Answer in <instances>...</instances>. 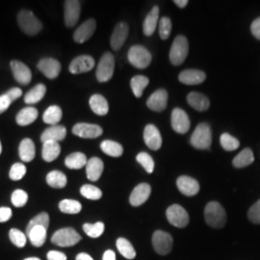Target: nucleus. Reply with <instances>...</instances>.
<instances>
[{
    "label": "nucleus",
    "mask_w": 260,
    "mask_h": 260,
    "mask_svg": "<svg viewBox=\"0 0 260 260\" xmlns=\"http://www.w3.org/2000/svg\"><path fill=\"white\" fill-rule=\"evenodd\" d=\"M87 157L82 152H74L67 156L65 165L72 170H79L87 165Z\"/></svg>",
    "instance_id": "obj_34"
},
{
    "label": "nucleus",
    "mask_w": 260,
    "mask_h": 260,
    "mask_svg": "<svg viewBox=\"0 0 260 260\" xmlns=\"http://www.w3.org/2000/svg\"><path fill=\"white\" fill-rule=\"evenodd\" d=\"M80 240V234L73 228L59 230L51 237V242L59 247H73Z\"/></svg>",
    "instance_id": "obj_6"
},
{
    "label": "nucleus",
    "mask_w": 260,
    "mask_h": 260,
    "mask_svg": "<svg viewBox=\"0 0 260 260\" xmlns=\"http://www.w3.org/2000/svg\"><path fill=\"white\" fill-rule=\"evenodd\" d=\"M76 260H93L92 256L86 252H81L79 254H77Z\"/></svg>",
    "instance_id": "obj_57"
},
{
    "label": "nucleus",
    "mask_w": 260,
    "mask_h": 260,
    "mask_svg": "<svg viewBox=\"0 0 260 260\" xmlns=\"http://www.w3.org/2000/svg\"><path fill=\"white\" fill-rule=\"evenodd\" d=\"M38 69L49 79H55L61 73V64L54 58H44L38 63Z\"/></svg>",
    "instance_id": "obj_13"
},
{
    "label": "nucleus",
    "mask_w": 260,
    "mask_h": 260,
    "mask_svg": "<svg viewBox=\"0 0 260 260\" xmlns=\"http://www.w3.org/2000/svg\"><path fill=\"white\" fill-rule=\"evenodd\" d=\"M12 217V210L9 207H0V223L9 221Z\"/></svg>",
    "instance_id": "obj_52"
},
{
    "label": "nucleus",
    "mask_w": 260,
    "mask_h": 260,
    "mask_svg": "<svg viewBox=\"0 0 260 260\" xmlns=\"http://www.w3.org/2000/svg\"><path fill=\"white\" fill-rule=\"evenodd\" d=\"M48 260H67V255L65 253L58 251H50L47 253Z\"/></svg>",
    "instance_id": "obj_53"
},
{
    "label": "nucleus",
    "mask_w": 260,
    "mask_h": 260,
    "mask_svg": "<svg viewBox=\"0 0 260 260\" xmlns=\"http://www.w3.org/2000/svg\"><path fill=\"white\" fill-rule=\"evenodd\" d=\"M159 20V7L154 6L148 14L143 23V31L146 36H151L157 27Z\"/></svg>",
    "instance_id": "obj_26"
},
{
    "label": "nucleus",
    "mask_w": 260,
    "mask_h": 260,
    "mask_svg": "<svg viewBox=\"0 0 260 260\" xmlns=\"http://www.w3.org/2000/svg\"><path fill=\"white\" fill-rule=\"evenodd\" d=\"M13 103L9 98V95L7 93L0 95V114H2L3 112L6 111L11 105V103Z\"/></svg>",
    "instance_id": "obj_51"
},
{
    "label": "nucleus",
    "mask_w": 260,
    "mask_h": 260,
    "mask_svg": "<svg viewBox=\"0 0 260 260\" xmlns=\"http://www.w3.org/2000/svg\"><path fill=\"white\" fill-rule=\"evenodd\" d=\"M136 160L142 165V167L146 170L148 174H151L154 170V161L152 157L147 152H140L137 155Z\"/></svg>",
    "instance_id": "obj_45"
},
{
    "label": "nucleus",
    "mask_w": 260,
    "mask_h": 260,
    "mask_svg": "<svg viewBox=\"0 0 260 260\" xmlns=\"http://www.w3.org/2000/svg\"><path fill=\"white\" fill-rule=\"evenodd\" d=\"M61 153V147L59 143L54 141H47L45 142L43 145V159L46 162H52L56 160Z\"/></svg>",
    "instance_id": "obj_30"
},
{
    "label": "nucleus",
    "mask_w": 260,
    "mask_h": 260,
    "mask_svg": "<svg viewBox=\"0 0 260 260\" xmlns=\"http://www.w3.org/2000/svg\"><path fill=\"white\" fill-rule=\"evenodd\" d=\"M46 93H47V87L44 84H38L26 93L24 96V103L27 104L38 103L44 99Z\"/></svg>",
    "instance_id": "obj_32"
},
{
    "label": "nucleus",
    "mask_w": 260,
    "mask_h": 260,
    "mask_svg": "<svg viewBox=\"0 0 260 260\" xmlns=\"http://www.w3.org/2000/svg\"><path fill=\"white\" fill-rule=\"evenodd\" d=\"M187 102L189 105L199 112H205L208 110L210 106V102L208 98L204 93L192 92L187 95Z\"/></svg>",
    "instance_id": "obj_25"
},
{
    "label": "nucleus",
    "mask_w": 260,
    "mask_h": 260,
    "mask_svg": "<svg viewBox=\"0 0 260 260\" xmlns=\"http://www.w3.org/2000/svg\"><path fill=\"white\" fill-rule=\"evenodd\" d=\"M103 160L99 157H92L88 160L86 165V174L89 180L96 181L103 175Z\"/></svg>",
    "instance_id": "obj_23"
},
{
    "label": "nucleus",
    "mask_w": 260,
    "mask_h": 260,
    "mask_svg": "<svg viewBox=\"0 0 260 260\" xmlns=\"http://www.w3.org/2000/svg\"><path fill=\"white\" fill-rule=\"evenodd\" d=\"M103 260H116V253L112 250H107L103 253Z\"/></svg>",
    "instance_id": "obj_56"
},
{
    "label": "nucleus",
    "mask_w": 260,
    "mask_h": 260,
    "mask_svg": "<svg viewBox=\"0 0 260 260\" xmlns=\"http://www.w3.org/2000/svg\"><path fill=\"white\" fill-rule=\"evenodd\" d=\"M174 240L170 233L163 231H156L152 235V247L156 253L167 255L173 250Z\"/></svg>",
    "instance_id": "obj_8"
},
{
    "label": "nucleus",
    "mask_w": 260,
    "mask_h": 260,
    "mask_svg": "<svg viewBox=\"0 0 260 260\" xmlns=\"http://www.w3.org/2000/svg\"><path fill=\"white\" fill-rule=\"evenodd\" d=\"M11 200H12V204L15 205L16 207H22V206L26 205V203H27V193L23 190L18 189V190L13 192Z\"/></svg>",
    "instance_id": "obj_49"
},
{
    "label": "nucleus",
    "mask_w": 260,
    "mask_h": 260,
    "mask_svg": "<svg viewBox=\"0 0 260 260\" xmlns=\"http://www.w3.org/2000/svg\"><path fill=\"white\" fill-rule=\"evenodd\" d=\"M205 219L212 229H222L226 223V213L219 203L211 202L205 206Z\"/></svg>",
    "instance_id": "obj_1"
},
{
    "label": "nucleus",
    "mask_w": 260,
    "mask_h": 260,
    "mask_svg": "<svg viewBox=\"0 0 260 260\" xmlns=\"http://www.w3.org/2000/svg\"><path fill=\"white\" fill-rule=\"evenodd\" d=\"M254 161V156L251 149H244L233 159V166L238 169L247 167Z\"/></svg>",
    "instance_id": "obj_36"
},
{
    "label": "nucleus",
    "mask_w": 260,
    "mask_h": 260,
    "mask_svg": "<svg viewBox=\"0 0 260 260\" xmlns=\"http://www.w3.org/2000/svg\"><path fill=\"white\" fill-rule=\"evenodd\" d=\"M39 112L35 107H25L18 113L16 117L17 123L20 126H26L37 120Z\"/></svg>",
    "instance_id": "obj_28"
},
{
    "label": "nucleus",
    "mask_w": 260,
    "mask_h": 260,
    "mask_svg": "<svg viewBox=\"0 0 260 260\" xmlns=\"http://www.w3.org/2000/svg\"><path fill=\"white\" fill-rule=\"evenodd\" d=\"M101 149L105 154L111 157H120L123 153V148L121 144L110 140L103 141L101 144Z\"/></svg>",
    "instance_id": "obj_35"
},
{
    "label": "nucleus",
    "mask_w": 260,
    "mask_h": 260,
    "mask_svg": "<svg viewBox=\"0 0 260 260\" xmlns=\"http://www.w3.org/2000/svg\"><path fill=\"white\" fill-rule=\"evenodd\" d=\"M26 174V167L22 163H15L10 170L9 177L12 180L18 181L22 179Z\"/></svg>",
    "instance_id": "obj_48"
},
{
    "label": "nucleus",
    "mask_w": 260,
    "mask_h": 260,
    "mask_svg": "<svg viewBox=\"0 0 260 260\" xmlns=\"http://www.w3.org/2000/svg\"><path fill=\"white\" fill-rule=\"evenodd\" d=\"M49 224V216L47 212H42L39 214L37 216H35L27 224L26 228V233H28L31 229H33L34 226H38V225H42L44 228H46L47 230Z\"/></svg>",
    "instance_id": "obj_44"
},
{
    "label": "nucleus",
    "mask_w": 260,
    "mask_h": 260,
    "mask_svg": "<svg viewBox=\"0 0 260 260\" xmlns=\"http://www.w3.org/2000/svg\"><path fill=\"white\" fill-rule=\"evenodd\" d=\"M115 70V58L110 52L103 54L96 67V79L100 82H107L112 78Z\"/></svg>",
    "instance_id": "obj_7"
},
{
    "label": "nucleus",
    "mask_w": 260,
    "mask_h": 260,
    "mask_svg": "<svg viewBox=\"0 0 260 260\" xmlns=\"http://www.w3.org/2000/svg\"><path fill=\"white\" fill-rule=\"evenodd\" d=\"M84 233L91 238H99L104 233V223L98 222L95 223H84Z\"/></svg>",
    "instance_id": "obj_41"
},
{
    "label": "nucleus",
    "mask_w": 260,
    "mask_h": 260,
    "mask_svg": "<svg viewBox=\"0 0 260 260\" xmlns=\"http://www.w3.org/2000/svg\"><path fill=\"white\" fill-rule=\"evenodd\" d=\"M116 245H117L118 251H120L121 255L126 259H134L136 257V251L133 245L127 239L121 237L117 240Z\"/></svg>",
    "instance_id": "obj_38"
},
{
    "label": "nucleus",
    "mask_w": 260,
    "mask_h": 260,
    "mask_svg": "<svg viewBox=\"0 0 260 260\" xmlns=\"http://www.w3.org/2000/svg\"><path fill=\"white\" fill-rule=\"evenodd\" d=\"M47 231L46 228L42 225H38L31 229L28 233H26V234L31 244L34 247L39 248V247H42L47 240Z\"/></svg>",
    "instance_id": "obj_31"
},
{
    "label": "nucleus",
    "mask_w": 260,
    "mask_h": 260,
    "mask_svg": "<svg viewBox=\"0 0 260 260\" xmlns=\"http://www.w3.org/2000/svg\"><path fill=\"white\" fill-rule=\"evenodd\" d=\"M128 61L130 64L137 69H146L151 62V54L146 47L143 46H133L128 50Z\"/></svg>",
    "instance_id": "obj_5"
},
{
    "label": "nucleus",
    "mask_w": 260,
    "mask_h": 260,
    "mask_svg": "<svg viewBox=\"0 0 260 260\" xmlns=\"http://www.w3.org/2000/svg\"><path fill=\"white\" fill-rule=\"evenodd\" d=\"M10 240L18 248H23L26 245L25 234L17 229H12L9 233Z\"/></svg>",
    "instance_id": "obj_46"
},
{
    "label": "nucleus",
    "mask_w": 260,
    "mask_h": 260,
    "mask_svg": "<svg viewBox=\"0 0 260 260\" xmlns=\"http://www.w3.org/2000/svg\"><path fill=\"white\" fill-rule=\"evenodd\" d=\"M128 32H129V27L125 22H120L115 26L110 39L111 47L114 50L118 51L121 49L126 38L128 36Z\"/></svg>",
    "instance_id": "obj_15"
},
{
    "label": "nucleus",
    "mask_w": 260,
    "mask_h": 260,
    "mask_svg": "<svg viewBox=\"0 0 260 260\" xmlns=\"http://www.w3.org/2000/svg\"><path fill=\"white\" fill-rule=\"evenodd\" d=\"M174 3L179 8H184L188 4V0H175Z\"/></svg>",
    "instance_id": "obj_58"
},
{
    "label": "nucleus",
    "mask_w": 260,
    "mask_h": 260,
    "mask_svg": "<svg viewBox=\"0 0 260 260\" xmlns=\"http://www.w3.org/2000/svg\"><path fill=\"white\" fill-rule=\"evenodd\" d=\"M166 216L169 223L178 229H183L189 223L188 212L181 205H173L168 207Z\"/></svg>",
    "instance_id": "obj_9"
},
{
    "label": "nucleus",
    "mask_w": 260,
    "mask_h": 260,
    "mask_svg": "<svg viewBox=\"0 0 260 260\" xmlns=\"http://www.w3.org/2000/svg\"><path fill=\"white\" fill-rule=\"evenodd\" d=\"M159 35L162 40H167L172 32V21L167 17L159 19Z\"/></svg>",
    "instance_id": "obj_47"
},
{
    "label": "nucleus",
    "mask_w": 260,
    "mask_h": 260,
    "mask_svg": "<svg viewBox=\"0 0 260 260\" xmlns=\"http://www.w3.org/2000/svg\"><path fill=\"white\" fill-rule=\"evenodd\" d=\"M11 70L15 79L21 85H28L32 79V73L24 63L13 60L11 62Z\"/></svg>",
    "instance_id": "obj_14"
},
{
    "label": "nucleus",
    "mask_w": 260,
    "mask_h": 260,
    "mask_svg": "<svg viewBox=\"0 0 260 260\" xmlns=\"http://www.w3.org/2000/svg\"><path fill=\"white\" fill-rule=\"evenodd\" d=\"M1 152H2V146H1V142H0V154H1Z\"/></svg>",
    "instance_id": "obj_60"
},
{
    "label": "nucleus",
    "mask_w": 260,
    "mask_h": 260,
    "mask_svg": "<svg viewBox=\"0 0 260 260\" xmlns=\"http://www.w3.org/2000/svg\"><path fill=\"white\" fill-rule=\"evenodd\" d=\"M189 45L188 41L184 36L178 35L174 40V43L170 49V61L174 66L181 65L185 61L188 55Z\"/></svg>",
    "instance_id": "obj_4"
},
{
    "label": "nucleus",
    "mask_w": 260,
    "mask_h": 260,
    "mask_svg": "<svg viewBox=\"0 0 260 260\" xmlns=\"http://www.w3.org/2000/svg\"><path fill=\"white\" fill-rule=\"evenodd\" d=\"M63 112L57 105H51L44 113L43 120L44 122L50 125H57V123L62 120Z\"/></svg>",
    "instance_id": "obj_33"
},
{
    "label": "nucleus",
    "mask_w": 260,
    "mask_h": 260,
    "mask_svg": "<svg viewBox=\"0 0 260 260\" xmlns=\"http://www.w3.org/2000/svg\"><path fill=\"white\" fill-rule=\"evenodd\" d=\"M212 143V133L208 123H200L191 137V145L198 149H208Z\"/></svg>",
    "instance_id": "obj_3"
},
{
    "label": "nucleus",
    "mask_w": 260,
    "mask_h": 260,
    "mask_svg": "<svg viewBox=\"0 0 260 260\" xmlns=\"http://www.w3.org/2000/svg\"><path fill=\"white\" fill-rule=\"evenodd\" d=\"M144 140L146 145L152 150H158L162 146V138L157 127L153 124H148L144 130Z\"/></svg>",
    "instance_id": "obj_21"
},
{
    "label": "nucleus",
    "mask_w": 260,
    "mask_h": 260,
    "mask_svg": "<svg viewBox=\"0 0 260 260\" xmlns=\"http://www.w3.org/2000/svg\"><path fill=\"white\" fill-rule=\"evenodd\" d=\"M149 80L148 77L144 75H136L132 77L130 81V86L132 89V92L136 98H141L144 93V90L149 85Z\"/></svg>",
    "instance_id": "obj_37"
},
{
    "label": "nucleus",
    "mask_w": 260,
    "mask_h": 260,
    "mask_svg": "<svg viewBox=\"0 0 260 260\" xmlns=\"http://www.w3.org/2000/svg\"><path fill=\"white\" fill-rule=\"evenodd\" d=\"M94 67V60L92 56L80 55L75 57L71 62L69 71L73 75H79L93 70Z\"/></svg>",
    "instance_id": "obj_12"
},
{
    "label": "nucleus",
    "mask_w": 260,
    "mask_h": 260,
    "mask_svg": "<svg viewBox=\"0 0 260 260\" xmlns=\"http://www.w3.org/2000/svg\"><path fill=\"white\" fill-rule=\"evenodd\" d=\"M47 182L48 185L56 189L64 188L67 185L68 179L65 174L59 171H52L48 173L47 176Z\"/></svg>",
    "instance_id": "obj_39"
},
{
    "label": "nucleus",
    "mask_w": 260,
    "mask_h": 260,
    "mask_svg": "<svg viewBox=\"0 0 260 260\" xmlns=\"http://www.w3.org/2000/svg\"><path fill=\"white\" fill-rule=\"evenodd\" d=\"M18 23L20 29L28 36H35L43 29L42 22L31 11L27 10H21L19 12Z\"/></svg>",
    "instance_id": "obj_2"
},
{
    "label": "nucleus",
    "mask_w": 260,
    "mask_h": 260,
    "mask_svg": "<svg viewBox=\"0 0 260 260\" xmlns=\"http://www.w3.org/2000/svg\"><path fill=\"white\" fill-rule=\"evenodd\" d=\"M19 157L23 162H31L36 154V148L34 142L29 138L22 140L19 144Z\"/></svg>",
    "instance_id": "obj_27"
},
{
    "label": "nucleus",
    "mask_w": 260,
    "mask_h": 260,
    "mask_svg": "<svg viewBox=\"0 0 260 260\" xmlns=\"http://www.w3.org/2000/svg\"><path fill=\"white\" fill-rule=\"evenodd\" d=\"M248 218L251 223L260 224V200L249 209Z\"/></svg>",
    "instance_id": "obj_50"
},
{
    "label": "nucleus",
    "mask_w": 260,
    "mask_h": 260,
    "mask_svg": "<svg viewBox=\"0 0 260 260\" xmlns=\"http://www.w3.org/2000/svg\"><path fill=\"white\" fill-rule=\"evenodd\" d=\"M66 136L67 129L64 125H51L42 133L41 141L43 143L47 141H54L59 143L65 139Z\"/></svg>",
    "instance_id": "obj_24"
},
{
    "label": "nucleus",
    "mask_w": 260,
    "mask_h": 260,
    "mask_svg": "<svg viewBox=\"0 0 260 260\" xmlns=\"http://www.w3.org/2000/svg\"><path fill=\"white\" fill-rule=\"evenodd\" d=\"M80 193L83 196L84 198L88 200H93V201H98L102 199L103 197V192L100 188L95 186L91 185V184H85L80 188Z\"/></svg>",
    "instance_id": "obj_42"
},
{
    "label": "nucleus",
    "mask_w": 260,
    "mask_h": 260,
    "mask_svg": "<svg viewBox=\"0 0 260 260\" xmlns=\"http://www.w3.org/2000/svg\"><path fill=\"white\" fill-rule=\"evenodd\" d=\"M168 104V93L164 89H159L149 96L147 106L150 110L162 112L166 109Z\"/></svg>",
    "instance_id": "obj_20"
},
{
    "label": "nucleus",
    "mask_w": 260,
    "mask_h": 260,
    "mask_svg": "<svg viewBox=\"0 0 260 260\" xmlns=\"http://www.w3.org/2000/svg\"><path fill=\"white\" fill-rule=\"evenodd\" d=\"M73 133L84 139H94L103 135V130L98 124L79 122L73 127Z\"/></svg>",
    "instance_id": "obj_10"
},
{
    "label": "nucleus",
    "mask_w": 260,
    "mask_h": 260,
    "mask_svg": "<svg viewBox=\"0 0 260 260\" xmlns=\"http://www.w3.org/2000/svg\"><path fill=\"white\" fill-rule=\"evenodd\" d=\"M24 260H41L40 258H38V257H28V258H25Z\"/></svg>",
    "instance_id": "obj_59"
},
{
    "label": "nucleus",
    "mask_w": 260,
    "mask_h": 260,
    "mask_svg": "<svg viewBox=\"0 0 260 260\" xmlns=\"http://www.w3.org/2000/svg\"><path fill=\"white\" fill-rule=\"evenodd\" d=\"M251 34L256 38L257 40H260V18L254 19L252 21L251 25Z\"/></svg>",
    "instance_id": "obj_54"
},
{
    "label": "nucleus",
    "mask_w": 260,
    "mask_h": 260,
    "mask_svg": "<svg viewBox=\"0 0 260 260\" xmlns=\"http://www.w3.org/2000/svg\"><path fill=\"white\" fill-rule=\"evenodd\" d=\"M96 22L93 19H89L77 28L74 34V40L78 44H83L92 37L95 31Z\"/></svg>",
    "instance_id": "obj_19"
},
{
    "label": "nucleus",
    "mask_w": 260,
    "mask_h": 260,
    "mask_svg": "<svg viewBox=\"0 0 260 260\" xmlns=\"http://www.w3.org/2000/svg\"><path fill=\"white\" fill-rule=\"evenodd\" d=\"M220 143L223 149L226 151H233L240 146L239 141L229 133H223L220 137Z\"/></svg>",
    "instance_id": "obj_43"
},
{
    "label": "nucleus",
    "mask_w": 260,
    "mask_h": 260,
    "mask_svg": "<svg viewBox=\"0 0 260 260\" xmlns=\"http://www.w3.org/2000/svg\"><path fill=\"white\" fill-rule=\"evenodd\" d=\"M177 186L180 193L187 197H193L200 192V184L193 177L181 176L177 180Z\"/></svg>",
    "instance_id": "obj_17"
},
{
    "label": "nucleus",
    "mask_w": 260,
    "mask_h": 260,
    "mask_svg": "<svg viewBox=\"0 0 260 260\" xmlns=\"http://www.w3.org/2000/svg\"><path fill=\"white\" fill-rule=\"evenodd\" d=\"M191 126V122L185 111L175 108L172 112V127L179 134H185Z\"/></svg>",
    "instance_id": "obj_11"
},
{
    "label": "nucleus",
    "mask_w": 260,
    "mask_h": 260,
    "mask_svg": "<svg viewBox=\"0 0 260 260\" xmlns=\"http://www.w3.org/2000/svg\"><path fill=\"white\" fill-rule=\"evenodd\" d=\"M206 78L204 72L199 70H185L178 75V80L186 85H198L203 83Z\"/></svg>",
    "instance_id": "obj_22"
},
{
    "label": "nucleus",
    "mask_w": 260,
    "mask_h": 260,
    "mask_svg": "<svg viewBox=\"0 0 260 260\" xmlns=\"http://www.w3.org/2000/svg\"><path fill=\"white\" fill-rule=\"evenodd\" d=\"M59 209L61 212L66 214L79 213L82 209V205L75 200H63L59 204Z\"/></svg>",
    "instance_id": "obj_40"
},
{
    "label": "nucleus",
    "mask_w": 260,
    "mask_h": 260,
    "mask_svg": "<svg viewBox=\"0 0 260 260\" xmlns=\"http://www.w3.org/2000/svg\"><path fill=\"white\" fill-rule=\"evenodd\" d=\"M7 94L9 95V98L12 102H15L16 100H18V99L21 96L22 91L19 88H12L7 92Z\"/></svg>",
    "instance_id": "obj_55"
},
{
    "label": "nucleus",
    "mask_w": 260,
    "mask_h": 260,
    "mask_svg": "<svg viewBox=\"0 0 260 260\" xmlns=\"http://www.w3.org/2000/svg\"><path fill=\"white\" fill-rule=\"evenodd\" d=\"M89 104L94 114L99 116H105L109 111V104L102 94H93L91 96Z\"/></svg>",
    "instance_id": "obj_29"
},
{
    "label": "nucleus",
    "mask_w": 260,
    "mask_h": 260,
    "mask_svg": "<svg viewBox=\"0 0 260 260\" xmlns=\"http://www.w3.org/2000/svg\"><path fill=\"white\" fill-rule=\"evenodd\" d=\"M151 193V187L148 183H140L132 191L129 197L130 205L132 206H140L144 205Z\"/></svg>",
    "instance_id": "obj_18"
},
{
    "label": "nucleus",
    "mask_w": 260,
    "mask_h": 260,
    "mask_svg": "<svg viewBox=\"0 0 260 260\" xmlns=\"http://www.w3.org/2000/svg\"><path fill=\"white\" fill-rule=\"evenodd\" d=\"M80 2L75 0L65 1V23L68 27H74L80 17Z\"/></svg>",
    "instance_id": "obj_16"
}]
</instances>
